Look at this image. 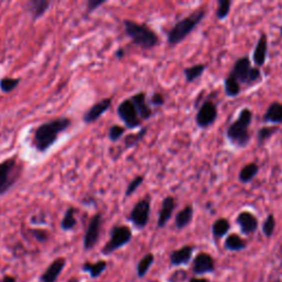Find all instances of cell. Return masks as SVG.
I'll return each mask as SVG.
<instances>
[{
  "label": "cell",
  "mask_w": 282,
  "mask_h": 282,
  "mask_svg": "<svg viewBox=\"0 0 282 282\" xmlns=\"http://www.w3.org/2000/svg\"><path fill=\"white\" fill-rule=\"evenodd\" d=\"M262 78V70H260L259 68L254 66L252 68L250 73H249V80H248V84H252L256 83L258 80Z\"/></svg>",
  "instance_id": "39"
},
{
  "label": "cell",
  "mask_w": 282,
  "mask_h": 282,
  "mask_svg": "<svg viewBox=\"0 0 282 282\" xmlns=\"http://www.w3.org/2000/svg\"><path fill=\"white\" fill-rule=\"evenodd\" d=\"M147 134V128H144L141 129L139 132H137L136 134H130L128 137L124 139V144L127 146L128 148H132L134 147L136 144H137L139 141L144 137V134Z\"/></svg>",
  "instance_id": "35"
},
{
  "label": "cell",
  "mask_w": 282,
  "mask_h": 282,
  "mask_svg": "<svg viewBox=\"0 0 282 282\" xmlns=\"http://www.w3.org/2000/svg\"><path fill=\"white\" fill-rule=\"evenodd\" d=\"M126 132V129L122 126H119V124H114L110 127V132H108V137H110V141L112 142H116L119 139H120L122 136Z\"/></svg>",
  "instance_id": "36"
},
{
  "label": "cell",
  "mask_w": 282,
  "mask_h": 282,
  "mask_svg": "<svg viewBox=\"0 0 282 282\" xmlns=\"http://www.w3.org/2000/svg\"><path fill=\"white\" fill-rule=\"evenodd\" d=\"M21 173V168L16 158H9L0 162V195L12 188Z\"/></svg>",
  "instance_id": "5"
},
{
  "label": "cell",
  "mask_w": 282,
  "mask_h": 282,
  "mask_svg": "<svg viewBox=\"0 0 282 282\" xmlns=\"http://www.w3.org/2000/svg\"><path fill=\"white\" fill-rule=\"evenodd\" d=\"M218 118V107L212 100H206L200 105L195 117V122L200 128H208L212 126Z\"/></svg>",
  "instance_id": "9"
},
{
  "label": "cell",
  "mask_w": 282,
  "mask_h": 282,
  "mask_svg": "<svg viewBox=\"0 0 282 282\" xmlns=\"http://www.w3.org/2000/svg\"><path fill=\"white\" fill-rule=\"evenodd\" d=\"M205 70H206V65L204 64H196V65H193V66L184 68L183 73H184V76H186V82L188 83L194 82L195 80H198V78L202 76L203 73L205 72Z\"/></svg>",
  "instance_id": "25"
},
{
  "label": "cell",
  "mask_w": 282,
  "mask_h": 282,
  "mask_svg": "<svg viewBox=\"0 0 282 282\" xmlns=\"http://www.w3.org/2000/svg\"><path fill=\"white\" fill-rule=\"evenodd\" d=\"M224 88H225V94L228 97H236L240 95L242 92L240 82L236 80L232 76H230V75H228L224 80Z\"/></svg>",
  "instance_id": "27"
},
{
  "label": "cell",
  "mask_w": 282,
  "mask_h": 282,
  "mask_svg": "<svg viewBox=\"0 0 282 282\" xmlns=\"http://www.w3.org/2000/svg\"><path fill=\"white\" fill-rule=\"evenodd\" d=\"M176 208V200L173 196H166L162 200L161 210L158 218V227L159 228H164L168 224V222L172 218L173 212Z\"/></svg>",
  "instance_id": "17"
},
{
  "label": "cell",
  "mask_w": 282,
  "mask_h": 282,
  "mask_svg": "<svg viewBox=\"0 0 282 282\" xmlns=\"http://www.w3.org/2000/svg\"><path fill=\"white\" fill-rule=\"evenodd\" d=\"M154 262V256L152 254H147L146 256L142 257L137 266V274L139 278H144L147 274L150 267Z\"/></svg>",
  "instance_id": "30"
},
{
  "label": "cell",
  "mask_w": 282,
  "mask_h": 282,
  "mask_svg": "<svg viewBox=\"0 0 282 282\" xmlns=\"http://www.w3.org/2000/svg\"><path fill=\"white\" fill-rule=\"evenodd\" d=\"M230 230V222L226 218H218L214 222L213 226H212V232L215 238H220L225 236L227 232Z\"/></svg>",
  "instance_id": "26"
},
{
  "label": "cell",
  "mask_w": 282,
  "mask_h": 282,
  "mask_svg": "<svg viewBox=\"0 0 282 282\" xmlns=\"http://www.w3.org/2000/svg\"><path fill=\"white\" fill-rule=\"evenodd\" d=\"M232 2L230 0H218V7L216 10V17L220 20H224L230 12Z\"/></svg>",
  "instance_id": "33"
},
{
  "label": "cell",
  "mask_w": 282,
  "mask_h": 282,
  "mask_svg": "<svg viewBox=\"0 0 282 282\" xmlns=\"http://www.w3.org/2000/svg\"><path fill=\"white\" fill-rule=\"evenodd\" d=\"M115 56H116V58H117L122 60V58H124V56H126V52H124V50L122 48H119L118 50L116 51Z\"/></svg>",
  "instance_id": "42"
},
{
  "label": "cell",
  "mask_w": 282,
  "mask_h": 282,
  "mask_svg": "<svg viewBox=\"0 0 282 282\" xmlns=\"http://www.w3.org/2000/svg\"><path fill=\"white\" fill-rule=\"evenodd\" d=\"M112 105V97H107V98H104L100 100L98 102H96L93 106H92L90 110L85 112V115L83 117V120L86 124H93L96 120L104 115V114L110 110Z\"/></svg>",
  "instance_id": "12"
},
{
  "label": "cell",
  "mask_w": 282,
  "mask_h": 282,
  "mask_svg": "<svg viewBox=\"0 0 282 282\" xmlns=\"http://www.w3.org/2000/svg\"><path fill=\"white\" fill-rule=\"evenodd\" d=\"M190 282H208L205 279H192Z\"/></svg>",
  "instance_id": "44"
},
{
  "label": "cell",
  "mask_w": 282,
  "mask_h": 282,
  "mask_svg": "<svg viewBox=\"0 0 282 282\" xmlns=\"http://www.w3.org/2000/svg\"><path fill=\"white\" fill-rule=\"evenodd\" d=\"M281 36H282V26H281Z\"/></svg>",
  "instance_id": "46"
},
{
  "label": "cell",
  "mask_w": 282,
  "mask_h": 282,
  "mask_svg": "<svg viewBox=\"0 0 282 282\" xmlns=\"http://www.w3.org/2000/svg\"><path fill=\"white\" fill-rule=\"evenodd\" d=\"M70 124L72 120L68 117H58L40 124L34 130L32 146L38 152H46L56 142L58 136L70 127Z\"/></svg>",
  "instance_id": "1"
},
{
  "label": "cell",
  "mask_w": 282,
  "mask_h": 282,
  "mask_svg": "<svg viewBox=\"0 0 282 282\" xmlns=\"http://www.w3.org/2000/svg\"><path fill=\"white\" fill-rule=\"evenodd\" d=\"M118 117L122 119L124 126L129 129H134L140 127L141 119L136 110V106L132 100H124L119 104L117 108Z\"/></svg>",
  "instance_id": "8"
},
{
  "label": "cell",
  "mask_w": 282,
  "mask_h": 282,
  "mask_svg": "<svg viewBox=\"0 0 282 282\" xmlns=\"http://www.w3.org/2000/svg\"><path fill=\"white\" fill-rule=\"evenodd\" d=\"M132 238V232L128 226L119 225L114 226L110 232V240L106 242L104 248L102 249V252L104 254H110L117 249L126 246L128 242H130Z\"/></svg>",
  "instance_id": "6"
},
{
  "label": "cell",
  "mask_w": 282,
  "mask_h": 282,
  "mask_svg": "<svg viewBox=\"0 0 282 282\" xmlns=\"http://www.w3.org/2000/svg\"><path fill=\"white\" fill-rule=\"evenodd\" d=\"M262 120L268 124H282V102H274L270 104L267 112H264Z\"/></svg>",
  "instance_id": "19"
},
{
  "label": "cell",
  "mask_w": 282,
  "mask_h": 282,
  "mask_svg": "<svg viewBox=\"0 0 282 282\" xmlns=\"http://www.w3.org/2000/svg\"><path fill=\"white\" fill-rule=\"evenodd\" d=\"M50 6L51 2L48 0H31L28 2V10L34 20H38L46 14Z\"/></svg>",
  "instance_id": "20"
},
{
  "label": "cell",
  "mask_w": 282,
  "mask_h": 282,
  "mask_svg": "<svg viewBox=\"0 0 282 282\" xmlns=\"http://www.w3.org/2000/svg\"><path fill=\"white\" fill-rule=\"evenodd\" d=\"M66 264V259L63 257H60L54 259L52 264L48 266L44 272L40 276L41 282H56L60 274H62V271Z\"/></svg>",
  "instance_id": "13"
},
{
  "label": "cell",
  "mask_w": 282,
  "mask_h": 282,
  "mask_svg": "<svg viewBox=\"0 0 282 282\" xmlns=\"http://www.w3.org/2000/svg\"><path fill=\"white\" fill-rule=\"evenodd\" d=\"M100 226H102V215L95 214L90 218L88 230H86L83 246L85 250H90L93 249L96 244L98 242L100 235Z\"/></svg>",
  "instance_id": "10"
},
{
  "label": "cell",
  "mask_w": 282,
  "mask_h": 282,
  "mask_svg": "<svg viewBox=\"0 0 282 282\" xmlns=\"http://www.w3.org/2000/svg\"><path fill=\"white\" fill-rule=\"evenodd\" d=\"M279 132V127L276 126H264L258 130L257 139L259 146H262L266 141L269 140L274 134Z\"/></svg>",
  "instance_id": "31"
},
{
  "label": "cell",
  "mask_w": 282,
  "mask_h": 282,
  "mask_svg": "<svg viewBox=\"0 0 282 282\" xmlns=\"http://www.w3.org/2000/svg\"><path fill=\"white\" fill-rule=\"evenodd\" d=\"M106 4V0H90L88 2V8H86V14H92L100 6Z\"/></svg>",
  "instance_id": "40"
},
{
  "label": "cell",
  "mask_w": 282,
  "mask_h": 282,
  "mask_svg": "<svg viewBox=\"0 0 282 282\" xmlns=\"http://www.w3.org/2000/svg\"><path fill=\"white\" fill-rule=\"evenodd\" d=\"M276 230V218L274 214H269L262 224V232L264 236L271 237Z\"/></svg>",
  "instance_id": "34"
},
{
  "label": "cell",
  "mask_w": 282,
  "mask_h": 282,
  "mask_svg": "<svg viewBox=\"0 0 282 282\" xmlns=\"http://www.w3.org/2000/svg\"><path fill=\"white\" fill-rule=\"evenodd\" d=\"M206 10L200 8L196 12L188 14V17L176 22L173 28L168 34V44L170 46H176L178 43H181L184 39H186L188 36L191 34L194 29L202 22L205 18Z\"/></svg>",
  "instance_id": "4"
},
{
  "label": "cell",
  "mask_w": 282,
  "mask_h": 282,
  "mask_svg": "<svg viewBox=\"0 0 282 282\" xmlns=\"http://www.w3.org/2000/svg\"><path fill=\"white\" fill-rule=\"evenodd\" d=\"M20 78H4L0 80V90H2L4 93H12L14 90L18 88V85L20 84Z\"/></svg>",
  "instance_id": "32"
},
{
  "label": "cell",
  "mask_w": 282,
  "mask_h": 282,
  "mask_svg": "<svg viewBox=\"0 0 282 282\" xmlns=\"http://www.w3.org/2000/svg\"><path fill=\"white\" fill-rule=\"evenodd\" d=\"M194 215V208L192 205H186L183 208L176 216V227L178 230H182L184 227L191 224Z\"/></svg>",
  "instance_id": "22"
},
{
  "label": "cell",
  "mask_w": 282,
  "mask_h": 282,
  "mask_svg": "<svg viewBox=\"0 0 282 282\" xmlns=\"http://www.w3.org/2000/svg\"><path fill=\"white\" fill-rule=\"evenodd\" d=\"M215 269L214 260L208 254H198L196 257L194 259L193 262V270L195 274H203L212 272Z\"/></svg>",
  "instance_id": "16"
},
{
  "label": "cell",
  "mask_w": 282,
  "mask_h": 282,
  "mask_svg": "<svg viewBox=\"0 0 282 282\" xmlns=\"http://www.w3.org/2000/svg\"><path fill=\"white\" fill-rule=\"evenodd\" d=\"M164 96L160 94V93H154L152 95V97H151V100H150V104L152 105V106H156V107H161L162 105L164 104Z\"/></svg>",
  "instance_id": "41"
},
{
  "label": "cell",
  "mask_w": 282,
  "mask_h": 282,
  "mask_svg": "<svg viewBox=\"0 0 282 282\" xmlns=\"http://www.w3.org/2000/svg\"><path fill=\"white\" fill-rule=\"evenodd\" d=\"M259 172V166L257 164H248L240 170V174H238V178L240 181L244 184L252 182Z\"/></svg>",
  "instance_id": "24"
},
{
  "label": "cell",
  "mask_w": 282,
  "mask_h": 282,
  "mask_svg": "<svg viewBox=\"0 0 282 282\" xmlns=\"http://www.w3.org/2000/svg\"><path fill=\"white\" fill-rule=\"evenodd\" d=\"M252 62L248 56H242L238 58L234 64L232 72L230 73V76L234 78L240 84H248L249 73L252 70Z\"/></svg>",
  "instance_id": "11"
},
{
  "label": "cell",
  "mask_w": 282,
  "mask_h": 282,
  "mask_svg": "<svg viewBox=\"0 0 282 282\" xmlns=\"http://www.w3.org/2000/svg\"><path fill=\"white\" fill-rule=\"evenodd\" d=\"M2 282H17V279L12 276H4Z\"/></svg>",
  "instance_id": "43"
},
{
  "label": "cell",
  "mask_w": 282,
  "mask_h": 282,
  "mask_svg": "<svg viewBox=\"0 0 282 282\" xmlns=\"http://www.w3.org/2000/svg\"><path fill=\"white\" fill-rule=\"evenodd\" d=\"M151 212V204L149 198L140 200L139 202L134 206V208L130 212L128 220L132 222L136 228L142 230L149 223Z\"/></svg>",
  "instance_id": "7"
},
{
  "label": "cell",
  "mask_w": 282,
  "mask_h": 282,
  "mask_svg": "<svg viewBox=\"0 0 282 282\" xmlns=\"http://www.w3.org/2000/svg\"><path fill=\"white\" fill-rule=\"evenodd\" d=\"M68 282H78V280H76V279H72V280H70Z\"/></svg>",
  "instance_id": "45"
},
{
  "label": "cell",
  "mask_w": 282,
  "mask_h": 282,
  "mask_svg": "<svg viewBox=\"0 0 282 282\" xmlns=\"http://www.w3.org/2000/svg\"><path fill=\"white\" fill-rule=\"evenodd\" d=\"M31 235L34 236L38 242H46L48 240V235L46 230H31Z\"/></svg>",
  "instance_id": "38"
},
{
  "label": "cell",
  "mask_w": 282,
  "mask_h": 282,
  "mask_svg": "<svg viewBox=\"0 0 282 282\" xmlns=\"http://www.w3.org/2000/svg\"><path fill=\"white\" fill-rule=\"evenodd\" d=\"M194 248L192 246H184L178 250H174L171 254V264L174 266H181L184 264H188L190 259L192 257Z\"/></svg>",
  "instance_id": "21"
},
{
  "label": "cell",
  "mask_w": 282,
  "mask_h": 282,
  "mask_svg": "<svg viewBox=\"0 0 282 282\" xmlns=\"http://www.w3.org/2000/svg\"><path fill=\"white\" fill-rule=\"evenodd\" d=\"M236 223L240 225V230L245 235H250L258 228V220L254 214L249 212H242L238 214L236 218Z\"/></svg>",
  "instance_id": "14"
},
{
  "label": "cell",
  "mask_w": 282,
  "mask_h": 282,
  "mask_svg": "<svg viewBox=\"0 0 282 282\" xmlns=\"http://www.w3.org/2000/svg\"><path fill=\"white\" fill-rule=\"evenodd\" d=\"M268 53V36L266 34H262L257 41L256 48L254 50V63L257 68L262 66L267 60Z\"/></svg>",
  "instance_id": "18"
},
{
  "label": "cell",
  "mask_w": 282,
  "mask_h": 282,
  "mask_svg": "<svg viewBox=\"0 0 282 282\" xmlns=\"http://www.w3.org/2000/svg\"><path fill=\"white\" fill-rule=\"evenodd\" d=\"M75 212H76V210L74 208H68L65 212L61 222V228L63 230H72L76 226L78 220L75 218Z\"/></svg>",
  "instance_id": "29"
},
{
  "label": "cell",
  "mask_w": 282,
  "mask_h": 282,
  "mask_svg": "<svg viewBox=\"0 0 282 282\" xmlns=\"http://www.w3.org/2000/svg\"><path fill=\"white\" fill-rule=\"evenodd\" d=\"M252 122V112L249 108L240 110V116L227 128L226 136L237 148H245L250 141L249 127Z\"/></svg>",
  "instance_id": "3"
},
{
  "label": "cell",
  "mask_w": 282,
  "mask_h": 282,
  "mask_svg": "<svg viewBox=\"0 0 282 282\" xmlns=\"http://www.w3.org/2000/svg\"><path fill=\"white\" fill-rule=\"evenodd\" d=\"M225 247L230 252H240L242 250V249H245L247 245L246 242L242 240L240 236L236 234H232L226 238Z\"/></svg>",
  "instance_id": "28"
},
{
  "label": "cell",
  "mask_w": 282,
  "mask_h": 282,
  "mask_svg": "<svg viewBox=\"0 0 282 282\" xmlns=\"http://www.w3.org/2000/svg\"><path fill=\"white\" fill-rule=\"evenodd\" d=\"M124 29L127 36L136 46L144 50H150L159 44V36L147 24L136 22L134 20H124Z\"/></svg>",
  "instance_id": "2"
},
{
  "label": "cell",
  "mask_w": 282,
  "mask_h": 282,
  "mask_svg": "<svg viewBox=\"0 0 282 282\" xmlns=\"http://www.w3.org/2000/svg\"><path fill=\"white\" fill-rule=\"evenodd\" d=\"M106 267H107V262L105 260H98V262H96L94 264L92 262L84 264L82 269L83 271H85V272H88L90 276V278L96 279L104 272Z\"/></svg>",
  "instance_id": "23"
},
{
  "label": "cell",
  "mask_w": 282,
  "mask_h": 282,
  "mask_svg": "<svg viewBox=\"0 0 282 282\" xmlns=\"http://www.w3.org/2000/svg\"><path fill=\"white\" fill-rule=\"evenodd\" d=\"M146 97H147L146 94L141 92V93H137V94L132 95V98H130L134 104L136 110H137L138 115L141 120H148V119H150L154 116V112L147 102Z\"/></svg>",
  "instance_id": "15"
},
{
  "label": "cell",
  "mask_w": 282,
  "mask_h": 282,
  "mask_svg": "<svg viewBox=\"0 0 282 282\" xmlns=\"http://www.w3.org/2000/svg\"><path fill=\"white\" fill-rule=\"evenodd\" d=\"M144 178L142 176H136L134 180L128 184V186L126 188V192H124V195H126L127 198L130 196V195H132L136 192V190H137L141 186V184L144 183Z\"/></svg>",
  "instance_id": "37"
}]
</instances>
